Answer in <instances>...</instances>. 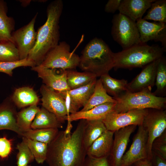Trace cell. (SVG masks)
<instances>
[{"label": "cell", "instance_id": "cell-1", "mask_svg": "<svg viewBox=\"0 0 166 166\" xmlns=\"http://www.w3.org/2000/svg\"><path fill=\"white\" fill-rule=\"evenodd\" d=\"M80 120L73 132L59 131L48 144L45 161L48 166H82L87 155L83 141L86 120Z\"/></svg>", "mask_w": 166, "mask_h": 166}, {"label": "cell", "instance_id": "cell-2", "mask_svg": "<svg viewBox=\"0 0 166 166\" xmlns=\"http://www.w3.org/2000/svg\"><path fill=\"white\" fill-rule=\"evenodd\" d=\"M63 8L61 0L53 1L48 6L47 19L37 31L35 44L28 57L34 61L36 65H40L49 52L59 43V23Z\"/></svg>", "mask_w": 166, "mask_h": 166}, {"label": "cell", "instance_id": "cell-3", "mask_svg": "<svg viewBox=\"0 0 166 166\" xmlns=\"http://www.w3.org/2000/svg\"><path fill=\"white\" fill-rule=\"evenodd\" d=\"M78 67L85 72L97 77L108 73L114 68V53L102 39L91 40L82 50Z\"/></svg>", "mask_w": 166, "mask_h": 166}, {"label": "cell", "instance_id": "cell-4", "mask_svg": "<svg viewBox=\"0 0 166 166\" xmlns=\"http://www.w3.org/2000/svg\"><path fill=\"white\" fill-rule=\"evenodd\" d=\"M164 49L158 45L141 43L114 53V68H143L163 56Z\"/></svg>", "mask_w": 166, "mask_h": 166}, {"label": "cell", "instance_id": "cell-5", "mask_svg": "<svg viewBox=\"0 0 166 166\" xmlns=\"http://www.w3.org/2000/svg\"><path fill=\"white\" fill-rule=\"evenodd\" d=\"M114 99L116 102L113 110L117 113L133 109L164 110L166 107L165 97L156 96L148 90L136 92L127 91Z\"/></svg>", "mask_w": 166, "mask_h": 166}, {"label": "cell", "instance_id": "cell-6", "mask_svg": "<svg viewBox=\"0 0 166 166\" xmlns=\"http://www.w3.org/2000/svg\"><path fill=\"white\" fill-rule=\"evenodd\" d=\"M111 34L124 50L142 43L136 22L120 13L113 16Z\"/></svg>", "mask_w": 166, "mask_h": 166}, {"label": "cell", "instance_id": "cell-7", "mask_svg": "<svg viewBox=\"0 0 166 166\" xmlns=\"http://www.w3.org/2000/svg\"><path fill=\"white\" fill-rule=\"evenodd\" d=\"M69 45L65 41L59 43L47 54L39 65L51 69L73 70L78 67L80 57L70 51Z\"/></svg>", "mask_w": 166, "mask_h": 166}, {"label": "cell", "instance_id": "cell-8", "mask_svg": "<svg viewBox=\"0 0 166 166\" xmlns=\"http://www.w3.org/2000/svg\"><path fill=\"white\" fill-rule=\"evenodd\" d=\"M148 110L149 109H133L122 113H117L113 110L102 121L107 130L115 132L129 125H142L144 119Z\"/></svg>", "mask_w": 166, "mask_h": 166}, {"label": "cell", "instance_id": "cell-9", "mask_svg": "<svg viewBox=\"0 0 166 166\" xmlns=\"http://www.w3.org/2000/svg\"><path fill=\"white\" fill-rule=\"evenodd\" d=\"M154 110L151 111L149 110L142 124L148 134L147 158L148 159L153 157L152 146L154 141L165 131L166 128V110Z\"/></svg>", "mask_w": 166, "mask_h": 166}, {"label": "cell", "instance_id": "cell-10", "mask_svg": "<svg viewBox=\"0 0 166 166\" xmlns=\"http://www.w3.org/2000/svg\"><path fill=\"white\" fill-rule=\"evenodd\" d=\"M38 14L37 13L27 24L12 33V41L18 51L20 60L28 58L35 44L37 33L34 25Z\"/></svg>", "mask_w": 166, "mask_h": 166}, {"label": "cell", "instance_id": "cell-11", "mask_svg": "<svg viewBox=\"0 0 166 166\" xmlns=\"http://www.w3.org/2000/svg\"><path fill=\"white\" fill-rule=\"evenodd\" d=\"M40 92L42 107L54 114L63 123L69 115L64 99L59 93L44 84L41 86Z\"/></svg>", "mask_w": 166, "mask_h": 166}, {"label": "cell", "instance_id": "cell-12", "mask_svg": "<svg viewBox=\"0 0 166 166\" xmlns=\"http://www.w3.org/2000/svg\"><path fill=\"white\" fill-rule=\"evenodd\" d=\"M147 132L142 125L138 126L128 150L123 155L120 166H129L147 158Z\"/></svg>", "mask_w": 166, "mask_h": 166}, {"label": "cell", "instance_id": "cell-13", "mask_svg": "<svg viewBox=\"0 0 166 166\" xmlns=\"http://www.w3.org/2000/svg\"><path fill=\"white\" fill-rule=\"evenodd\" d=\"M97 79L77 89L59 93L65 101L68 114H73L83 107L92 94Z\"/></svg>", "mask_w": 166, "mask_h": 166}, {"label": "cell", "instance_id": "cell-14", "mask_svg": "<svg viewBox=\"0 0 166 166\" xmlns=\"http://www.w3.org/2000/svg\"><path fill=\"white\" fill-rule=\"evenodd\" d=\"M140 40L143 43L150 41L160 42L166 50V24L159 22H150L143 18L136 22Z\"/></svg>", "mask_w": 166, "mask_h": 166}, {"label": "cell", "instance_id": "cell-15", "mask_svg": "<svg viewBox=\"0 0 166 166\" xmlns=\"http://www.w3.org/2000/svg\"><path fill=\"white\" fill-rule=\"evenodd\" d=\"M36 72L44 85L58 93L70 90L67 82L66 70L51 69L40 65L31 67Z\"/></svg>", "mask_w": 166, "mask_h": 166}, {"label": "cell", "instance_id": "cell-16", "mask_svg": "<svg viewBox=\"0 0 166 166\" xmlns=\"http://www.w3.org/2000/svg\"><path fill=\"white\" fill-rule=\"evenodd\" d=\"M161 58L143 68L141 72L128 83V91H151L155 84L157 69Z\"/></svg>", "mask_w": 166, "mask_h": 166}, {"label": "cell", "instance_id": "cell-17", "mask_svg": "<svg viewBox=\"0 0 166 166\" xmlns=\"http://www.w3.org/2000/svg\"><path fill=\"white\" fill-rule=\"evenodd\" d=\"M136 126L129 125L121 128L114 132V139L111 155L113 166H120L122 157L129 141V138Z\"/></svg>", "mask_w": 166, "mask_h": 166}, {"label": "cell", "instance_id": "cell-18", "mask_svg": "<svg viewBox=\"0 0 166 166\" xmlns=\"http://www.w3.org/2000/svg\"><path fill=\"white\" fill-rule=\"evenodd\" d=\"M155 0H122L118 11L120 13L136 22L142 18L146 11Z\"/></svg>", "mask_w": 166, "mask_h": 166}, {"label": "cell", "instance_id": "cell-19", "mask_svg": "<svg viewBox=\"0 0 166 166\" xmlns=\"http://www.w3.org/2000/svg\"><path fill=\"white\" fill-rule=\"evenodd\" d=\"M116 102H108L97 106L87 110L78 111L67 116L66 121L71 122L78 120H102L113 110Z\"/></svg>", "mask_w": 166, "mask_h": 166}, {"label": "cell", "instance_id": "cell-20", "mask_svg": "<svg viewBox=\"0 0 166 166\" xmlns=\"http://www.w3.org/2000/svg\"><path fill=\"white\" fill-rule=\"evenodd\" d=\"M17 113L14 106L9 100L0 104V130H9L22 136L23 133L17 123Z\"/></svg>", "mask_w": 166, "mask_h": 166}, {"label": "cell", "instance_id": "cell-21", "mask_svg": "<svg viewBox=\"0 0 166 166\" xmlns=\"http://www.w3.org/2000/svg\"><path fill=\"white\" fill-rule=\"evenodd\" d=\"M114 132L108 130L104 132L88 149L87 155L97 158L107 157L112 149Z\"/></svg>", "mask_w": 166, "mask_h": 166}, {"label": "cell", "instance_id": "cell-22", "mask_svg": "<svg viewBox=\"0 0 166 166\" xmlns=\"http://www.w3.org/2000/svg\"><path fill=\"white\" fill-rule=\"evenodd\" d=\"M62 124L54 114L42 107L37 113L32 123L31 128L34 129H58L62 128Z\"/></svg>", "mask_w": 166, "mask_h": 166}, {"label": "cell", "instance_id": "cell-23", "mask_svg": "<svg viewBox=\"0 0 166 166\" xmlns=\"http://www.w3.org/2000/svg\"><path fill=\"white\" fill-rule=\"evenodd\" d=\"M107 130L101 120H86L83 141L86 151L92 144Z\"/></svg>", "mask_w": 166, "mask_h": 166}, {"label": "cell", "instance_id": "cell-24", "mask_svg": "<svg viewBox=\"0 0 166 166\" xmlns=\"http://www.w3.org/2000/svg\"><path fill=\"white\" fill-rule=\"evenodd\" d=\"M99 79L107 93L114 99L128 91V83L125 79L114 78L109 73L102 75Z\"/></svg>", "mask_w": 166, "mask_h": 166}, {"label": "cell", "instance_id": "cell-25", "mask_svg": "<svg viewBox=\"0 0 166 166\" xmlns=\"http://www.w3.org/2000/svg\"><path fill=\"white\" fill-rule=\"evenodd\" d=\"M11 100L18 108L37 105L39 99L33 88L23 87L16 89L12 96Z\"/></svg>", "mask_w": 166, "mask_h": 166}, {"label": "cell", "instance_id": "cell-26", "mask_svg": "<svg viewBox=\"0 0 166 166\" xmlns=\"http://www.w3.org/2000/svg\"><path fill=\"white\" fill-rule=\"evenodd\" d=\"M6 2L0 0V41H12L11 35L14 31L15 22L14 18L7 15Z\"/></svg>", "mask_w": 166, "mask_h": 166}, {"label": "cell", "instance_id": "cell-27", "mask_svg": "<svg viewBox=\"0 0 166 166\" xmlns=\"http://www.w3.org/2000/svg\"><path fill=\"white\" fill-rule=\"evenodd\" d=\"M116 102V100L107 93L99 79L97 80L92 94L80 111L87 110L106 103Z\"/></svg>", "mask_w": 166, "mask_h": 166}, {"label": "cell", "instance_id": "cell-28", "mask_svg": "<svg viewBox=\"0 0 166 166\" xmlns=\"http://www.w3.org/2000/svg\"><path fill=\"white\" fill-rule=\"evenodd\" d=\"M66 73L67 84L70 90L85 86L96 79L97 77L90 72H79L73 70H66Z\"/></svg>", "mask_w": 166, "mask_h": 166}, {"label": "cell", "instance_id": "cell-29", "mask_svg": "<svg viewBox=\"0 0 166 166\" xmlns=\"http://www.w3.org/2000/svg\"><path fill=\"white\" fill-rule=\"evenodd\" d=\"M40 109L37 105H34L29 106L17 113V124L23 133L31 129L32 123Z\"/></svg>", "mask_w": 166, "mask_h": 166}, {"label": "cell", "instance_id": "cell-30", "mask_svg": "<svg viewBox=\"0 0 166 166\" xmlns=\"http://www.w3.org/2000/svg\"><path fill=\"white\" fill-rule=\"evenodd\" d=\"M59 131L57 128L31 129L23 132L22 136L48 144L54 139Z\"/></svg>", "mask_w": 166, "mask_h": 166}, {"label": "cell", "instance_id": "cell-31", "mask_svg": "<svg viewBox=\"0 0 166 166\" xmlns=\"http://www.w3.org/2000/svg\"><path fill=\"white\" fill-rule=\"evenodd\" d=\"M143 18L166 23V0H155Z\"/></svg>", "mask_w": 166, "mask_h": 166}, {"label": "cell", "instance_id": "cell-32", "mask_svg": "<svg viewBox=\"0 0 166 166\" xmlns=\"http://www.w3.org/2000/svg\"><path fill=\"white\" fill-rule=\"evenodd\" d=\"M155 85L156 89L153 93L156 96L165 97L166 95V59L163 56L158 65Z\"/></svg>", "mask_w": 166, "mask_h": 166}, {"label": "cell", "instance_id": "cell-33", "mask_svg": "<svg viewBox=\"0 0 166 166\" xmlns=\"http://www.w3.org/2000/svg\"><path fill=\"white\" fill-rule=\"evenodd\" d=\"M22 140L27 144L36 162L39 164L43 163L46 158L48 144L24 137Z\"/></svg>", "mask_w": 166, "mask_h": 166}, {"label": "cell", "instance_id": "cell-34", "mask_svg": "<svg viewBox=\"0 0 166 166\" xmlns=\"http://www.w3.org/2000/svg\"><path fill=\"white\" fill-rule=\"evenodd\" d=\"M19 60L18 51L12 42L0 41V61L13 62Z\"/></svg>", "mask_w": 166, "mask_h": 166}, {"label": "cell", "instance_id": "cell-35", "mask_svg": "<svg viewBox=\"0 0 166 166\" xmlns=\"http://www.w3.org/2000/svg\"><path fill=\"white\" fill-rule=\"evenodd\" d=\"M16 148L18 151L16 156L17 166H23L29 165L34 160L33 155L26 143L22 140L19 143Z\"/></svg>", "mask_w": 166, "mask_h": 166}, {"label": "cell", "instance_id": "cell-36", "mask_svg": "<svg viewBox=\"0 0 166 166\" xmlns=\"http://www.w3.org/2000/svg\"><path fill=\"white\" fill-rule=\"evenodd\" d=\"M35 66H36L35 63L28 58L13 62L0 61V72L11 76L13 75V70L15 68L22 66L32 67Z\"/></svg>", "mask_w": 166, "mask_h": 166}, {"label": "cell", "instance_id": "cell-37", "mask_svg": "<svg viewBox=\"0 0 166 166\" xmlns=\"http://www.w3.org/2000/svg\"><path fill=\"white\" fill-rule=\"evenodd\" d=\"M165 131L154 141L152 151L164 159H166V134Z\"/></svg>", "mask_w": 166, "mask_h": 166}, {"label": "cell", "instance_id": "cell-38", "mask_svg": "<svg viewBox=\"0 0 166 166\" xmlns=\"http://www.w3.org/2000/svg\"><path fill=\"white\" fill-rule=\"evenodd\" d=\"M12 150L11 140L6 137H0V158L2 159L8 157Z\"/></svg>", "mask_w": 166, "mask_h": 166}, {"label": "cell", "instance_id": "cell-39", "mask_svg": "<svg viewBox=\"0 0 166 166\" xmlns=\"http://www.w3.org/2000/svg\"><path fill=\"white\" fill-rule=\"evenodd\" d=\"M82 166H109L107 157L95 158L86 155Z\"/></svg>", "mask_w": 166, "mask_h": 166}, {"label": "cell", "instance_id": "cell-40", "mask_svg": "<svg viewBox=\"0 0 166 166\" xmlns=\"http://www.w3.org/2000/svg\"><path fill=\"white\" fill-rule=\"evenodd\" d=\"M122 0H109L105 4L104 10L108 13H114L119 10Z\"/></svg>", "mask_w": 166, "mask_h": 166}, {"label": "cell", "instance_id": "cell-41", "mask_svg": "<svg viewBox=\"0 0 166 166\" xmlns=\"http://www.w3.org/2000/svg\"><path fill=\"white\" fill-rule=\"evenodd\" d=\"M153 156L155 158L156 166H166V160H165L159 155L152 152Z\"/></svg>", "mask_w": 166, "mask_h": 166}, {"label": "cell", "instance_id": "cell-42", "mask_svg": "<svg viewBox=\"0 0 166 166\" xmlns=\"http://www.w3.org/2000/svg\"><path fill=\"white\" fill-rule=\"evenodd\" d=\"M140 162L139 166H152L149 162L147 160L140 161Z\"/></svg>", "mask_w": 166, "mask_h": 166}, {"label": "cell", "instance_id": "cell-43", "mask_svg": "<svg viewBox=\"0 0 166 166\" xmlns=\"http://www.w3.org/2000/svg\"><path fill=\"white\" fill-rule=\"evenodd\" d=\"M20 1L22 3L23 6H26L29 5L30 2V0H21Z\"/></svg>", "mask_w": 166, "mask_h": 166}, {"label": "cell", "instance_id": "cell-44", "mask_svg": "<svg viewBox=\"0 0 166 166\" xmlns=\"http://www.w3.org/2000/svg\"><path fill=\"white\" fill-rule=\"evenodd\" d=\"M30 166V165H27L26 166Z\"/></svg>", "mask_w": 166, "mask_h": 166}, {"label": "cell", "instance_id": "cell-45", "mask_svg": "<svg viewBox=\"0 0 166 166\" xmlns=\"http://www.w3.org/2000/svg\"><path fill=\"white\" fill-rule=\"evenodd\" d=\"M0 160H1V159H0Z\"/></svg>", "mask_w": 166, "mask_h": 166}]
</instances>
